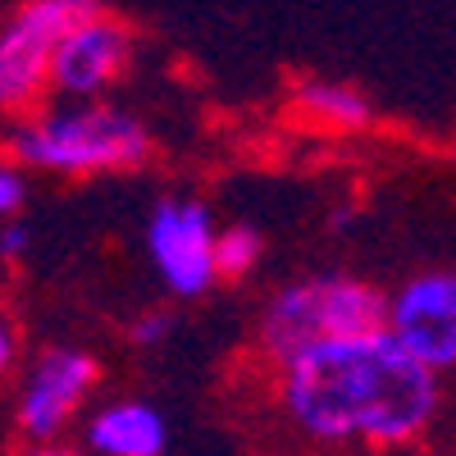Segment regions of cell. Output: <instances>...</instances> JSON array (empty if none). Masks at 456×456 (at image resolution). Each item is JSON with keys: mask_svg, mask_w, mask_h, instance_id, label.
<instances>
[{"mask_svg": "<svg viewBox=\"0 0 456 456\" xmlns=\"http://www.w3.org/2000/svg\"><path fill=\"white\" fill-rule=\"evenodd\" d=\"M438 370L388 329L306 342L279 365L288 425L320 447H406L438 415Z\"/></svg>", "mask_w": 456, "mask_h": 456, "instance_id": "6da1fadb", "label": "cell"}, {"mask_svg": "<svg viewBox=\"0 0 456 456\" xmlns=\"http://www.w3.org/2000/svg\"><path fill=\"white\" fill-rule=\"evenodd\" d=\"M5 151L23 169L87 178V174H124L146 165L151 137L124 110L83 105V110H60L19 124Z\"/></svg>", "mask_w": 456, "mask_h": 456, "instance_id": "7a4b0ae2", "label": "cell"}, {"mask_svg": "<svg viewBox=\"0 0 456 456\" xmlns=\"http://www.w3.org/2000/svg\"><path fill=\"white\" fill-rule=\"evenodd\" d=\"M374 329H388L384 292L356 274H315V279L288 283L283 292L265 301L256 342L265 361L283 365L306 342L342 338V333H374Z\"/></svg>", "mask_w": 456, "mask_h": 456, "instance_id": "3957f363", "label": "cell"}, {"mask_svg": "<svg viewBox=\"0 0 456 456\" xmlns=\"http://www.w3.org/2000/svg\"><path fill=\"white\" fill-rule=\"evenodd\" d=\"M101 14V0H23L0 32V101L10 114L28 110L51 92L55 46L83 19Z\"/></svg>", "mask_w": 456, "mask_h": 456, "instance_id": "277c9868", "label": "cell"}, {"mask_svg": "<svg viewBox=\"0 0 456 456\" xmlns=\"http://www.w3.org/2000/svg\"><path fill=\"white\" fill-rule=\"evenodd\" d=\"M215 242H219V228H215V219L201 201L165 197L151 210V224H146L151 265H156L160 283L174 297L192 301V297L215 288V279H219Z\"/></svg>", "mask_w": 456, "mask_h": 456, "instance_id": "5b68a950", "label": "cell"}, {"mask_svg": "<svg viewBox=\"0 0 456 456\" xmlns=\"http://www.w3.org/2000/svg\"><path fill=\"white\" fill-rule=\"evenodd\" d=\"M101 379V365L78 352V347H51L37 356L28 384L19 393V406H14V429L23 443L42 447V443H55L64 434V425L78 415V406L87 402V393L96 388Z\"/></svg>", "mask_w": 456, "mask_h": 456, "instance_id": "8992f818", "label": "cell"}, {"mask_svg": "<svg viewBox=\"0 0 456 456\" xmlns=\"http://www.w3.org/2000/svg\"><path fill=\"white\" fill-rule=\"evenodd\" d=\"M388 333L429 370H456V274L425 270L388 297Z\"/></svg>", "mask_w": 456, "mask_h": 456, "instance_id": "52a82bcc", "label": "cell"}, {"mask_svg": "<svg viewBox=\"0 0 456 456\" xmlns=\"http://www.w3.org/2000/svg\"><path fill=\"white\" fill-rule=\"evenodd\" d=\"M133 60V37L119 19H110L105 10L83 19L64 42L55 46L51 60V92H64L73 101H92L105 87L124 78V69Z\"/></svg>", "mask_w": 456, "mask_h": 456, "instance_id": "ba28073f", "label": "cell"}, {"mask_svg": "<svg viewBox=\"0 0 456 456\" xmlns=\"http://www.w3.org/2000/svg\"><path fill=\"white\" fill-rule=\"evenodd\" d=\"M87 447L105 456H160L169 434L156 406H146L137 397L124 402H105L92 420H87Z\"/></svg>", "mask_w": 456, "mask_h": 456, "instance_id": "9c48e42d", "label": "cell"}, {"mask_svg": "<svg viewBox=\"0 0 456 456\" xmlns=\"http://www.w3.org/2000/svg\"><path fill=\"white\" fill-rule=\"evenodd\" d=\"M297 110L329 128H361L370 119V101L347 87V83H301L297 87Z\"/></svg>", "mask_w": 456, "mask_h": 456, "instance_id": "30bf717a", "label": "cell"}, {"mask_svg": "<svg viewBox=\"0 0 456 456\" xmlns=\"http://www.w3.org/2000/svg\"><path fill=\"white\" fill-rule=\"evenodd\" d=\"M260 233L251 224H228L219 228V242H215V260H219V279H247L256 265H260Z\"/></svg>", "mask_w": 456, "mask_h": 456, "instance_id": "8fae6325", "label": "cell"}, {"mask_svg": "<svg viewBox=\"0 0 456 456\" xmlns=\"http://www.w3.org/2000/svg\"><path fill=\"white\" fill-rule=\"evenodd\" d=\"M23 197H28V178L19 169V160H5V169H0V215H19L23 210Z\"/></svg>", "mask_w": 456, "mask_h": 456, "instance_id": "7c38bea8", "label": "cell"}, {"mask_svg": "<svg viewBox=\"0 0 456 456\" xmlns=\"http://www.w3.org/2000/svg\"><path fill=\"white\" fill-rule=\"evenodd\" d=\"M133 342H137V347H156V342L169 333V315H160V311H146L142 320H133Z\"/></svg>", "mask_w": 456, "mask_h": 456, "instance_id": "4fadbf2b", "label": "cell"}, {"mask_svg": "<svg viewBox=\"0 0 456 456\" xmlns=\"http://www.w3.org/2000/svg\"><path fill=\"white\" fill-rule=\"evenodd\" d=\"M0 251H5V260H14V256L28 251V224H19V215L5 219V233H0Z\"/></svg>", "mask_w": 456, "mask_h": 456, "instance_id": "5bb4252c", "label": "cell"}, {"mask_svg": "<svg viewBox=\"0 0 456 456\" xmlns=\"http://www.w3.org/2000/svg\"><path fill=\"white\" fill-rule=\"evenodd\" d=\"M0 365L14 370V324H10V320L0 324Z\"/></svg>", "mask_w": 456, "mask_h": 456, "instance_id": "9a60e30c", "label": "cell"}]
</instances>
